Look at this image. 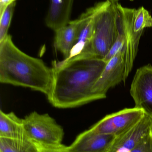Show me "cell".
Segmentation results:
<instances>
[{
    "label": "cell",
    "mask_w": 152,
    "mask_h": 152,
    "mask_svg": "<svg viewBox=\"0 0 152 152\" xmlns=\"http://www.w3.org/2000/svg\"><path fill=\"white\" fill-rule=\"evenodd\" d=\"M106 64L81 55L53 61L52 86L47 96L50 103L55 108L71 109L98 100L92 88Z\"/></svg>",
    "instance_id": "6da1fadb"
},
{
    "label": "cell",
    "mask_w": 152,
    "mask_h": 152,
    "mask_svg": "<svg viewBox=\"0 0 152 152\" xmlns=\"http://www.w3.org/2000/svg\"><path fill=\"white\" fill-rule=\"evenodd\" d=\"M53 80L52 68L21 50L10 35L0 42L1 83L27 88L47 96Z\"/></svg>",
    "instance_id": "7a4b0ae2"
},
{
    "label": "cell",
    "mask_w": 152,
    "mask_h": 152,
    "mask_svg": "<svg viewBox=\"0 0 152 152\" xmlns=\"http://www.w3.org/2000/svg\"><path fill=\"white\" fill-rule=\"evenodd\" d=\"M95 5L93 36L89 45L79 55L104 60L118 36L116 3L106 1Z\"/></svg>",
    "instance_id": "3957f363"
},
{
    "label": "cell",
    "mask_w": 152,
    "mask_h": 152,
    "mask_svg": "<svg viewBox=\"0 0 152 152\" xmlns=\"http://www.w3.org/2000/svg\"><path fill=\"white\" fill-rule=\"evenodd\" d=\"M152 27V17L144 7L136 10L126 8L125 50V80L126 82L134 67L138 52V46L144 30Z\"/></svg>",
    "instance_id": "277c9868"
},
{
    "label": "cell",
    "mask_w": 152,
    "mask_h": 152,
    "mask_svg": "<svg viewBox=\"0 0 152 152\" xmlns=\"http://www.w3.org/2000/svg\"><path fill=\"white\" fill-rule=\"evenodd\" d=\"M28 137L39 145L62 144L64 132L61 126L47 113L34 111L23 119Z\"/></svg>",
    "instance_id": "5b68a950"
},
{
    "label": "cell",
    "mask_w": 152,
    "mask_h": 152,
    "mask_svg": "<svg viewBox=\"0 0 152 152\" xmlns=\"http://www.w3.org/2000/svg\"><path fill=\"white\" fill-rule=\"evenodd\" d=\"M145 114L142 109L126 108L106 115L90 129L98 134L118 136L135 125Z\"/></svg>",
    "instance_id": "8992f818"
},
{
    "label": "cell",
    "mask_w": 152,
    "mask_h": 152,
    "mask_svg": "<svg viewBox=\"0 0 152 152\" xmlns=\"http://www.w3.org/2000/svg\"><path fill=\"white\" fill-rule=\"evenodd\" d=\"M125 50L124 47L107 62L101 76L92 88L97 100L106 97L108 90L120 82H125Z\"/></svg>",
    "instance_id": "52a82bcc"
},
{
    "label": "cell",
    "mask_w": 152,
    "mask_h": 152,
    "mask_svg": "<svg viewBox=\"0 0 152 152\" xmlns=\"http://www.w3.org/2000/svg\"><path fill=\"white\" fill-rule=\"evenodd\" d=\"M135 107L142 109L152 116V66L145 65L138 69L130 90Z\"/></svg>",
    "instance_id": "ba28073f"
},
{
    "label": "cell",
    "mask_w": 152,
    "mask_h": 152,
    "mask_svg": "<svg viewBox=\"0 0 152 152\" xmlns=\"http://www.w3.org/2000/svg\"><path fill=\"white\" fill-rule=\"evenodd\" d=\"M152 129V116L145 113L128 130L116 137L107 152H131Z\"/></svg>",
    "instance_id": "9c48e42d"
},
{
    "label": "cell",
    "mask_w": 152,
    "mask_h": 152,
    "mask_svg": "<svg viewBox=\"0 0 152 152\" xmlns=\"http://www.w3.org/2000/svg\"><path fill=\"white\" fill-rule=\"evenodd\" d=\"M115 137L98 134L90 128L79 134L68 147L70 152H107Z\"/></svg>",
    "instance_id": "30bf717a"
},
{
    "label": "cell",
    "mask_w": 152,
    "mask_h": 152,
    "mask_svg": "<svg viewBox=\"0 0 152 152\" xmlns=\"http://www.w3.org/2000/svg\"><path fill=\"white\" fill-rule=\"evenodd\" d=\"M95 5L87 10L78 18L79 29L76 42L69 57L70 58L80 54L92 41L94 32Z\"/></svg>",
    "instance_id": "8fae6325"
},
{
    "label": "cell",
    "mask_w": 152,
    "mask_h": 152,
    "mask_svg": "<svg viewBox=\"0 0 152 152\" xmlns=\"http://www.w3.org/2000/svg\"><path fill=\"white\" fill-rule=\"evenodd\" d=\"M74 0H51V5L46 18L48 27L55 32L70 22Z\"/></svg>",
    "instance_id": "7c38bea8"
},
{
    "label": "cell",
    "mask_w": 152,
    "mask_h": 152,
    "mask_svg": "<svg viewBox=\"0 0 152 152\" xmlns=\"http://www.w3.org/2000/svg\"><path fill=\"white\" fill-rule=\"evenodd\" d=\"M79 24L77 19L55 31L54 46L60 52L64 59L69 58L77 38Z\"/></svg>",
    "instance_id": "4fadbf2b"
},
{
    "label": "cell",
    "mask_w": 152,
    "mask_h": 152,
    "mask_svg": "<svg viewBox=\"0 0 152 152\" xmlns=\"http://www.w3.org/2000/svg\"><path fill=\"white\" fill-rule=\"evenodd\" d=\"M27 137L23 119L13 112L5 113L0 110V137L17 139Z\"/></svg>",
    "instance_id": "5bb4252c"
},
{
    "label": "cell",
    "mask_w": 152,
    "mask_h": 152,
    "mask_svg": "<svg viewBox=\"0 0 152 152\" xmlns=\"http://www.w3.org/2000/svg\"><path fill=\"white\" fill-rule=\"evenodd\" d=\"M39 145L28 137L11 139L0 137V152H39Z\"/></svg>",
    "instance_id": "9a60e30c"
},
{
    "label": "cell",
    "mask_w": 152,
    "mask_h": 152,
    "mask_svg": "<svg viewBox=\"0 0 152 152\" xmlns=\"http://www.w3.org/2000/svg\"><path fill=\"white\" fill-rule=\"evenodd\" d=\"M15 5L16 1L12 3L0 15V42L3 41L9 35L8 30L10 26Z\"/></svg>",
    "instance_id": "2e32d148"
},
{
    "label": "cell",
    "mask_w": 152,
    "mask_h": 152,
    "mask_svg": "<svg viewBox=\"0 0 152 152\" xmlns=\"http://www.w3.org/2000/svg\"><path fill=\"white\" fill-rule=\"evenodd\" d=\"M131 152H152V129Z\"/></svg>",
    "instance_id": "e0dca14e"
},
{
    "label": "cell",
    "mask_w": 152,
    "mask_h": 152,
    "mask_svg": "<svg viewBox=\"0 0 152 152\" xmlns=\"http://www.w3.org/2000/svg\"><path fill=\"white\" fill-rule=\"evenodd\" d=\"M39 152H70L68 146L62 144L55 145H41Z\"/></svg>",
    "instance_id": "ac0fdd59"
},
{
    "label": "cell",
    "mask_w": 152,
    "mask_h": 152,
    "mask_svg": "<svg viewBox=\"0 0 152 152\" xmlns=\"http://www.w3.org/2000/svg\"><path fill=\"white\" fill-rule=\"evenodd\" d=\"M16 1V0H0V15L9 4Z\"/></svg>",
    "instance_id": "d6986e66"
},
{
    "label": "cell",
    "mask_w": 152,
    "mask_h": 152,
    "mask_svg": "<svg viewBox=\"0 0 152 152\" xmlns=\"http://www.w3.org/2000/svg\"><path fill=\"white\" fill-rule=\"evenodd\" d=\"M106 1H109L111 2L112 3H117L118 2V1L120 0H106ZM130 1H133V0H130Z\"/></svg>",
    "instance_id": "ffe728a7"
}]
</instances>
